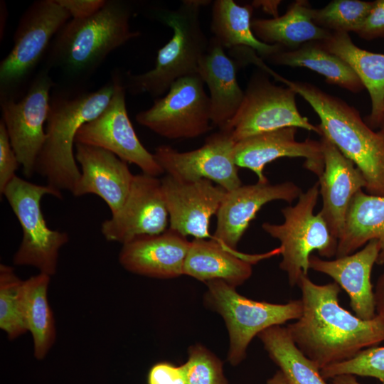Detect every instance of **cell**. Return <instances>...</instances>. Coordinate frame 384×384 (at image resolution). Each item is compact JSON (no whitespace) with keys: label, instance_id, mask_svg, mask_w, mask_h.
<instances>
[{"label":"cell","instance_id":"5","mask_svg":"<svg viewBox=\"0 0 384 384\" xmlns=\"http://www.w3.org/2000/svg\"><path fill=\"white\" fill-rule=\"evenodd\" d=\"M210 2L184 0L176 9H162L157 13L159 20L172 29L173 36L159 50L151 70L141 74L127 73L126 90L133 95L148 93L159 97L178 79L198 74L210 41L201 26L200 9Z\"/></svg>","mask_w":384,"mask_h":384},{"label":"cell","instance_id":"8","mask_svg":"<svg viewBox=\"0 0 384 384\" xmlns=\"http://www.w3.org/2000/svg\"><path fill=\"white\" fill-rule=\"evenodd\" d=\"M207 305L218 312L227 326L230 347L228 359L238 365L246 356L252 339L263 330L288 321L298 319L302 314L301 299L285 304L256 301L242 296L235 287L220 279L206 282Z\"/></svg>","mask_w":384,"mask_h":384},{"label":"cell","instance_id":"13","mask_svg":"<svg viewBox=\"0 0 384 384\" xmlns=\"http://www.w3.org/2000/svg\"><path fill=\"white\" fill-rule=\"evenodd\" d=\"M112 80L114 92L109 103L97 117L79 129L75 144L106 149L122 160L137 165L142 173L157 177L164 171L154 154L144 146L137 136L127 114L124 84L118 75Z\"/></svg>","mask_w":384,"mask_h":384},{"label":"cell","instance_id":"2","mask_svg":"<svg viewBox=\"0 0 384 384\" xmlns=\"http://www.w3.org/2000/svg\"><path fill=\"white\" fill-rule=\"evenodd\" d=\"M269 70V69H268ZM302 96L320 119V136L326 137L361 171L370 195L384 196V134L363 120L359 112L343 100L309 82L289 80L267 70Z\"/></svg>","mask_w":384,"mask_h":384},{"label":"cell","instance_id":"45","mask_svg":"<svg viewBox=\"0 0 384 384\" xmlns=\"http://www.w3.org/2000/svg\"><path fill=\"white\" fill-rule=\"evenodd\" d=\"M384 114V113H383Z\"/></svg>","mask_w":384,"mask_h":384},{"label":"cell","instance_id":"23","mask_svg":"<svg viewBox=\"0 0 384 384\" xmlns=\"http://www.w3.org/2000/svg\"><path fill=\"white\" fill-rule=\"evenodd\" d=\"M276 254H280L279 247L266 254L249 255L223 245L213 237L194 238L185 260L183 274L205 282L220 279L236 288L250 277L253 263Z\"/></svg>","mask_w":384,"mask_h":384},{"label":"cell","instance_id":"15","mask_svg":"<svg viewBox=\"0 0 384 384\" xmlns=\"http://www.w3.org/2000/svg\"><path fill=\"white\" fill-rule=\"evenodd\" d=\"M168 224L161 179L142 173L134 175L125 202L102 223L100 230L107 241L124 245L139 237L161 234Z\"/></svg>","mask_w":384,"mask_h":384},{"label":"cell","instance_id":"19","mask_svg":"<svg viewBox=\"0 0 384 384\" xmlns=\"http://www.w3.org/2000/svg\"><path fill=\"white\" fill-rule=\"evenodd\" d=\"M75 156L80 176L72 194L80 197L95 194L116 213L125 202L134 175L128 163L106 149L76 143Z\"/></svg>","mask_w":384,"mask_h":384},{"label":"cell","instance_id":"39","mask_svg":"<svg viewBox=\"0 0 384 384\" xmlns=\"http://www.w3.org/2000/svg\"><path fill=\"white\" fill-rule=\"evenodd\" d=\"M73 19L89 18L98 12L105 4V0H57Z\"/></svg>","mask_w":384,"mask_h":384},{"label":"cell","instance_id":"33","mask_svg":"<svg viewBox=\"0 0 384 384\" xmlns=\"http://www.w3.org/2000/svg\"><path fill=\"white\" fill-rule=\"evenodd\" d=\"M373 4L374 1L334 0L321 9H311V18L316 25L331 33H355Z\"/></svg>","mask_w":384,"mask_h":384},{"label":"cell","instance_id":"12","mask_svg":"<svg viewBox=\"0 0 384 384\" xmlns=\"http://www.w3.org/2000/svg\"><path fill=\"white\" fill-rule=\"evenodd\" d=\"M55 83L48 70L33 79L20 100L1 98V121L12 148L27 178L36 172L38 156L44 144L50 104V91Z\"/></svg>","mask_w":384,"mask_h":384},{"label":"cell","instance_id":"30","mask_svg":"<svg viewBox=\"0 0 384 384\" xmlns=\"http://www.w3.org/2000/svg\"><path fill=\"white\" fill-rule=\"evenodd\" d=\"M50 276L38 273L23 284L24 316L28 331L32 335L33 353L43 359L53 346L56 330L53 312L48 300Z\"/></svg>","mask_w":384,"mask_h":384},{"label":"cell","instance_id":"34","mask_svg":"<svg viewBox=\"0 0 384 384\" xmlns=\"http://www.w3.org/2000/svg\"><path fill=\"white\" fill-rule=\"evenodd\" d=\"M320 372L324 379L353 375L375 378L384 384V346L364 349L353 358L324 367Z\"/></svg>","mask_w":384,"mask_h":384},{"label":"cell","instance_id":"32","mask_svg":"<svg viewBox=\"0 0 384 384\" xmlns=\"http://www.w3.org/2000/svg\"><path fill=\"white\" fill-rule=\"evenodd\" d=\"M23 284L14 267L0 265V328L10 340L28 331L24 316Z\"/></svg>","mask_w":384,"mask_h":384},{"label":"cell","instance_id":"37","mask_svg":"<svg viewBox=\"0 0 384 384\" xmlns=\"http://www.w3.org/2000/svg\"><path fill=\"white\" fill-rule=\"evenodd\" d=\"M355 33L365 40L384 38V0L374 1L372 9Z\"/></svg>","mask_w":384,"mask_h":384},{"label":"cell","instance_id":"27","mask_svg":"<svg viewBox=\"0 0 384 384\" xmlns=\"http://www.w3.org/2000/svg\"><path fill=\"white\" fill-rule=\"evenodd\" d=\"M311 9L306 1H295L282 16L252 19V30L260 41L278 45L284 50H295L306 43L329 38L332 33L314 23Z\"/></svg>","mask_w":384,"mask_h":384},{"label":"cell","instance_id":"40","mask_svg":"<svg viewBox=\"0 0 384 384\" xmlns=\"http://www.w3.org/2000/svg\"><path fill=\"white\" fill-rule=\"evenodd\" d=\"M374 299L376 314L384 318V270L378 279Z\"/></svg>","mask_w":384,"mask_h":384},{"label":"cell","instance_id":"42","mask_svg":"<svg viewBox=\"0 0 384 384\" xmlns=\"http://www.w3.org/2000/svg\"><path fill=\"white\" fill-rule=\"evenodd\" d=\"M332 384H361L355 375H341L332 378Z\"/></svg>","mask_w":384,"mask_h":384},{"label":"cell","instance_id":"44","mask_svg":"<svg viewBox=\"0 0 384 384\" xmlns=\"http://www.w3.org/2000/svg\"><path fill=\"white\" fill-rule=\"evenodd\" d=\"M377 128L379 129L378 131L383 132L384 134V114L380 119V121L378 123V125Z\"/></svg>","mask_w":384,"mask_h":384},{"label":"cell","instance_id":"28","mask_svg":"<svg viewBox=\"0 0 384 384\" xmlns=\"http://www.w3.org/2000/svg\"><path fill=\"white\" fill-rule=\"evenodd\" d=\"M253 9L251 4L241 6L233 0H216L212 9L210 30L224 48H249L266 59L284 49L256 38L251 26Z\"/></svg>","mask_w":384,"mask_h":384},{"label":"cell","instance_id":"14","mask_svg":"<svg viewBox=\"0 0 384 384\" xmlns=\"http://www.w3.org/2000/svg\"><path fill=\"white\" fill-rule=\"evenodd\" d=\"M235 144L230 132L223 129L207 137L198 149L181 152L169 145H160L154 155L164 173L175 179L206 178L229 191L242 185L234 161Z\"/></svg>","mask_w":384,"mask_h":384},{"label":"cell","instance_id":"9","mask_svg":"<svg viewBox=\"0 0 384 384\" xmlns=\"http://www.w3.org/2000/svg\"><path fill=\"white\" fill-rule=\"evenodd\" d=\"M70 19L57 0L36 1L25 11L14 35V46L0 63L1 98L16 99V93Z\"/></svg>","mask_w":384,"mask_h":384},{"label":"cell","instance_id":"22","mask_svg":"<svg viewBox=\"0 0 384 384\" xmlns=\"http://www.w3.org/2000/svg\"><path fill=\"white\" fill-rule=\"evenodd\" d=\"M190 245L186 237L168 228L161 234L139 237L122 245L119 262L134 274L174 278L183 274Z\"/></svg>","mask_w":384,"mask_h":384},{"label":"cell","instance_id":"21","mask_svg":"<svg viewBox=\"0 0 384 384\" xmlns=\"http://www.w3.org/2000/svg\"><path fill=\"white\" fill-rule=\"evenodd\" d=\"M379 252L378 241L372 240L358 251L333 260L311 255L309 268L331 277L348 294L356 316L370 320L376 316L370 279Z\"/></svg>","mask_w":384,"mask_h":384},{"label":"cell","instance_id":"1","mask_svg":"<svg viewBox=\"0 0 384 384\" xmlns=\"http://www.w3.org/2000/svg\"><path fill=\"white\" fill-rule=\"evenodd\" d=\"M298 287L302 314L286 327L295 345L320 370L384 341V318L376 314L364 320L344 309L335 282L317 284L304 275Z\"/></svg>","mask_w":384,"mask_h":384},{"label":"cell","instance_id":"18","mask_svg":"<svg viewBox=\"0 0 384 384\" xmlns=\"http://www.w3.org/2000/svg\"><path fill=\"white\" fill-rule=\"evenodd\" d=\"M297 128L284 127L257 134L235 142L233 149L237 166L248 169L257 176L258 182L269 181L264 175L265 166L282 157H302L304 168L319 177L324 163L320 141L296 139Z\"/></svg>","mask_w":384,"mask_h":384},{"label":"cell","instance_id":"36","mask_svg":"<svg viewBox=\"0 0 384 384\" xmlns=\"http://www.w3.org/2000/svg\"><path fill=\"white\" fill-rule=\"evenodd\" d=\"M20 165L12 148L5 124L0 122V193L16 176V171Z\"/></svg>","mask_w":384,"mask_h":384},{"label":"cell","instance_id":"31","mask_svg":"<svg viewBox=\"0 0 384 384\" xmlns=\"http://www.w3.org/2000/svg\"><path fill=\"white\" fill-rule=\"evenodd\" d=\"M257 336L291 384H327L321 370L295 345L287 327L272 326Z\"/></svg>","mask_w":384,"mask_h":384},{"label":"cell","instance_id":"16","mask_svg":"<svg viewBox=\"0 0 384 384\" xmlns=\"http://www.w3.org/2000/svg\"><path fill=\"white\" fill-rule=\"evenodd\" d=\"M161 183L169 228L185 237L211 238L210 218L217 214L227 191L206 178L183 181L166 175Z\"/></svg>","mask_w":384,"mask_h":384},{"label":"cell","instance_id":"26","mask_svg":"<svg viewBox=\"0 0 384 384\" xmlns=\"http://www.w3.org/2000/svg\"><path fill=\"white\" fill-rule=\"evenodd\" d=\"M372 240L380 245L376 263L384 265V196L370 195L362 189L350 203L335 257L352 254Z\"/></svg>","mask_w":384,"mask_h":384},{"label":"cell","instance_id":"11","mask_svg":"<svg viewBox=\"0 0 384 384\" xmlns=\"http://www.w3.org/2000/svg\"><path fill=\"white\" fill-rule=\"evenodd\" d=\"M296 95L287 86L273 84L266 75L255 73L247 84L238 111L223 129L230 132L235 142L284 127L302 128L320 135L318 127L300 114Z\"/></svg>","mask_w":384,"mask_h":384},{"label":"cell","instance_id":"4","mask_svg":"<svg viewBox=\"0 0 384 384\" xmlns=\"http://www.w3.org/2000/svg\"><path fill=\"white\" fill-rule=\"evenodd\" d=\"M113 92L112 80L93 92L51 95L46 137L36 164L48 185L73 193L81 174L74 149L78 131L103 111Z\"/></svg>","mask_w":384,"mask_h":384},{"label":"cell","instance_id":"41","mask_svg":"<svg viewBox=\"0 0 384 384\" xmlns=\"http://www.w3.org/2000/svg\"><path fill=\"white\" fill-rule=\"evenodd\" d=\"M281 1H253L251 5L253 8H260L265 12L272 15L273 18L279 16L278 7Z\"/></svg>","mask_w":384,"mask_h":384},{"label":"cell","instance_id":"43","mask_svg":"<svg viewBox=\"0 0 384 384\" xmlns=\"http://www.w3.org/2000/svg\"><path fill=\"white\" fill-rule=\"evenodd\" d=\"M267 384H291L287 376L278 370L274 375L267 381Z\"/></svg>","mask_w":384,"mask_h":384},{"label":"cell","instance_id":"29","mask_svg":"<svg viewBox=\"0 0 384 384\" xmlns=\"http://www.w3.org/2000/svg\"><path fill=\"white\" fill-rule=\"evenodd\" d=\"M266 60L279 65L307 68L325 77L329 83L353 93L364 88L351 68L337 55L324 49L318 41L306 43L295 50H282Z\"/></svg>","mask_w":384,"mask_h":384},{"label":"cell","instance_id":"25","mask_svg":"<svg viewBox=\"0 0 384 384\" xmlns=\"http://www.w3.org/2000/svg\"><path fill=\"white\" fill-rule=\"evenodd\" d=\"M328 52L345 61L360 78L371 101V112L366 123L377 128L384 113V54L366 50L356 46L348 33H332L318 41Z\"/></svg>","mask_w":384,"mask_h":384},{"label":"cell","instance_id":"10","mask_svg":"<svg viewBox=\"0 0 384 384\" xmlns=\"http://www.w3.org/2000/svg\"><path fill=\"white\" fill-rule=\"evenodd\" d=\"M204 85L198 74L178 79L164 97L137 114V122L169 139L196 138L207 133L213 127L210 100Z\"/></svg>","mask_w":384,"mask_h":384},{"label":"cell","instance_id":"20","mask_svg":"<svg viewBox=\"0 0 384 384\" xmlns=\"http://www.w3.org/2000/svg\"><path fill=\"white\" fill-rule=\"evenodd\" d=\"M324 167L319 177L322 207L319 212L337 240L341 235L350 203L355 194L365 188L361 171L326 137L321 136Z\"/></svg>","mask_w":384,"mask_h":384},{"label":"cell","instance_id":"3","mask_svg":"<svg viewBox=\"0 0 384 384\" xmlns=\"http://www.w3.org/2000/svg\"><path fill=\"white\" fill-rule=\"evenodd\" d=\"M131 16L127 3L110 0L89 18L70 19L50 43L49 65L70 78L88 75L110 53L141 35L132 30Z\"/></svg>","mask_w":384,"mask_h":384},{"label":"cell","instance_id":"6","mask_svg":"<svg viewBox=\"0 0 384 384\" xmlns=\"http://www.w3.org/2000/svg\"><path fill=\"white\" fill-rule=\"evenodd\" d=\"M319 196L318 181L306 192H302L294 206L281 210L284 222L281 224L263 223L262 228L278 240L282 260L279 267L287 273L289 284L298 286L300 279L308 275L309 257L317 251L321 257L336 256L338 240L314 208Z\"/></svg>","mask_w":384,"mask_h":384},{"label":"cell","instance_id":"35","mask_svg":"<svg viewBox=\"0 0 384 384\" xmlns=\"http://www.w3.org/2000/svg\"><path fill=\"white\" fill-rule=\"evenodd\" d=\"M186 384H228L222 362L206 348H189L188 358L180 366Z\"/></svg>","mask_w":384,"mask_h":384},{"label":"cell","instance_id":"38","mask_svg":"<svg viewBox=\"0 0 384 384\" xmlns=\"http://www.w3.org/2000/svg\"><path fill=\"white\" fill-rule=\"evenodd\" d=\"M148 384H186L181 366L170 363H158L148 374Z\"/></svg>","mask_w":384,"mask_h":384},{"label":"cell","instance_id":"17","mask_svg":"<svg viewBox=\"0 0 384 384\" xmlns=\"http://www.w3.org/2000/svg\"><path fill=\"white\" fill-rule=\"evenodd\" d=\"M302 192L292 181L275 184L257 181L227 191L216 214V229L213 238L236 250L250 222L264 205L276 200L292 203Z\"/></svg>","mask_w":384,"mask_h":384},{"label":"cell","instance_id":"24","mask_svg":"<svg viewBox=\"0 0 384 384\" xmlns=\"http://www.w3.org/2000/svg\"><path fill=\"white\" fill-rule=\"evenodd\" d=\"M241 64L228 56L214 38L209 41L201 58L198 74L210 92L212 127L223 129L238 111L245 95L240 87L237 73Z\"/></svg>","mask_w":384,"mask_h":384},{"label":"cell","instance_id":"7","mask_svg":"<svg viewBox=\"0 0 384 384\" xmlns=\"http://www.w3.org/2000/svg\"><path fill=\"white\" fill-rule=\"evenodd\" d=\"M1 195L11 208L23 232L21 242L13 257L14 265L33 267L40 273L54 275L60 250L68 242L69 236L65 231L48 227L41 203L47 195L62 198V192L48 184H36L16 176Z\"/></svg>","mask_w":384,"mask_h":384}]
</instances>
